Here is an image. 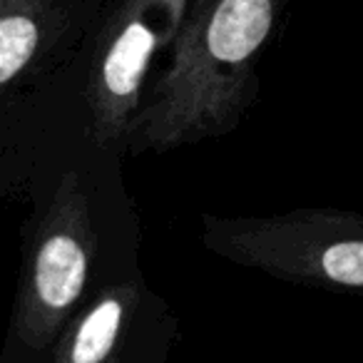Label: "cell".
I'll list each match as a JSON object with an SVG mask.
<instances>
[{"instance_id":"obj_1","label":"cell","mask_w":363,"mask_h":363,"mask_svg":"<svg viewBox=\"0 0 363 363\" xmlns=\"http://www.w3.org/2000/svg\"><path fill=\"white\" fill-rule=\"evenodd\" d=\"M125 162L92 140L75 65L0 142V199L30 202L0 363H48L92 294L142 272Z\"/></svg>"},{"instance_id":"obj_2","label":"cell","mask_w":363,"mask_h":363,"mask_svg":"<svg viewBox=\"0 0 363 363\" xmlns=\"http://www.w3.org/2000/svg\"><path fill=\"white\" fill-rule=\"evenodd\" d=\"M291 0H189L152 72L127 157L162 155L234 132L259 97V65Z\"/></svg>"},{"instance_id":"obj_3","label":"cell","mask_w":363,"mask_h":363,"mask_svg":"<svg viewBox=\"0 0 363 363\" xmlns=\"http://www.w3.org/2000/svg\"><path fill=\"white\" fill-rule=\"evenodd\" d=\"M199 242L214 257L296 286L363 291V217L331 207L269 217H199Z\"/></svg>"},{"instance_id":"obj_4","label":"cell","mask_w":363,"mask_h":363,"mask_svg":"<svg viewBox=\"0 0 363 363\" xmlns=\"http://www.w3.org/2000/svg\"><path fill=\"white\" fill-rule=\"evenodd\" d=\"M187 8L189 0L107 3L80 60V95L97 145L127 157L147 82L174 43Z\"/></svg>"},{"instance_id":"obj_5","label":"cell","mask_w":363,"mask_h":363,"mask_svg":"<svg viewBox=\"0 0 363 363\" xmlns=\"http://www.w3.org/2000/svg\"><path fill=\"white\" fill-rule=\"evenodd\" d=\"M110 0H0V142L80 57Z\"/></svg>"},{"instance_id":"obj_6","label":"cell","mask_w":363,"mask_h":363,"mask_svg":"<svg viewBox=\"0 0 363 363\" xmlns=\"http://www.w3.org/2000/svg\"><path fill=\"white\" fill-rule=\"evenodd\" d=\"M179 318L164 296L130 274L92 294L62 328L48 363H167Z\"/></svg>"}]
</instances>
